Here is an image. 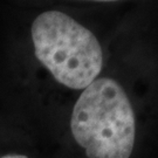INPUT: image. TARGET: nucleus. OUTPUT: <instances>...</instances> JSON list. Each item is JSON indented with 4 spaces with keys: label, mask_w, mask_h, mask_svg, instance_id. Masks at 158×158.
I'll return each instance as SVG.
<instances>
[{
    "label": "nucleus",
    "mask_w": 158,
    "mask_h": 158,
    "mask_svg": "<svg viewBox=\"0 0 158 158\" xmlns=\"http://www.w3.org/2000/svg\"><path fill=\"white\" fill-rule=\"evenodd\" d=\"M70 130L88 158H130L136 119L123 87L110 77L96 79L75 103Z\"/></svg>",
    "instance_id": "f257e3e1"
},
{
    "label": "nucleus",
    "mask_w": 158,
    "mask_h": 158,
    "mask_svg": "<svg viewBox=\"0 0 158 158\" xmlns=\"http://www.w3.org/2000/svg\"><path fill=\"white\" fill-rule=\"evenodd\" d=\"M32 41L35 56L59 83L85 89L101 73L103 51L94 33L60 11H47L34 19Z\"/></svg>",
    "instance_id": "f03ea898"
},
{
    "label": "nucleus",
    "mask_w": 158,
    "mask_h": 158,
    "mask_svg": "<svg viewBox=\"0 0 158 158\" xmlns=\"http://www.w3.org/2000/svg\"><path fill=\"white\" fill-rule=\"evenodd\" d=\"M0 158H28L25 155H18V153H13V155H5Z\"/></svg>",
    "instance_id": "7ed1b4c3"
}]
</instances>
